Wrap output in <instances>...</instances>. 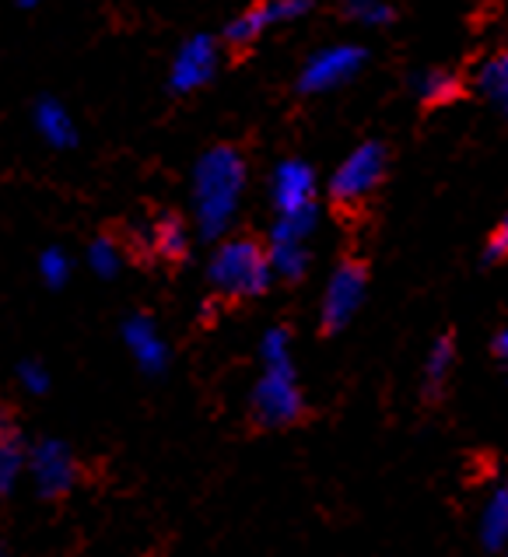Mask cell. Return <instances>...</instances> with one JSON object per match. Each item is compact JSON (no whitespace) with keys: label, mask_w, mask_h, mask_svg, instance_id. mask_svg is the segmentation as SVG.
<instances>
[{"label":"cell","mask_w":508,"mask_h":557,"mask_svg":"<svg viewBox=\"0 0 508 557\" xmlns=\"http://www.w3.org/2000/svg\"><path fill=\"white\" fill-rule=\"evenodd\" d=\"M260 364L263 372L257 379L249 396L252 418L260 428H288L306 410V396H301V382L295 369V344L292 330L270 326L260 341Z\"/></svg>","instance_id":"1"},{"label":"cell","mask_w":508,"mask_h":557,"mask_svg":"<svg viewBox=\"0 0 508 557\" xmlns=\"http://www.w3.org/2000/svg\"><path fill=\"white\" fill-rule=\"evenodd\" d=\"M246 194L243 154L218 145L200 154L194 169V221L203 238H225Z\"/></svg>","instance_id":"2"},{"label":"cell","mask_w":508,"mask_h":557,"mask_svg":"<svg viewBox=\"0 0 508 557\" xmlns=\"http://www.w3.org/2000/svg\"><path fill=\"white\" fill-rule=\"evenodd\" d=\"M208 281L214 295H221L225 301H249L267 295V288L274 284L267 246L249 235L221 238L208 263Z\"/></svg>","instance_id":"3"},{"label":"cell","mask_w":508,"mask_h":557,"mask_svg":"<svg viewBox=\"0 0 508 557\" xmlns=\"http://www.w3.org/2000/svg\"><path fill=\"white\" fill-rule=\"evenodd\" d=\"M25 481L36 487V495L46 502H63L74 495L77 481H82V463H77L74 449L63 438L42 435L28 442V470Z\"/></svg>","instance_id":"4"},{"label":"cell","mask_w":508,"mask_h":557,"mask_svg":"<svg viewBox=\"0 0 508 557\" xmlns=\"http://www.w3.org/2000/svg\"><path fill=\"white\" fill-rule=\"evenodd\" d=\"M383 176H386V148L375 145V140H364V145H358L337 165V172H333L330 197H333V203H340V207L361 203V200H369L375 194L379 183H383Z\"/></svg>","instance_id":"5"},{"label":"cell","mask_w":508,"mask_h":557,"mask_svg":"<svg viewBox=\"0 0 508 557\" xmlns=\"http://www.w3.org/2000/svg\"><path fill=\"white\" fill-rule=\"evenodd\" d=\"M364 292H369V270L358 260H344L333 267V274L323 288V301H320V326L326 333L351 326L355 315L364 306Z\"/></svg>","instance_id":"6"},{"label":"cell","mask_w":508,"mask_h":557,"mask_svg":"<svg viewBox=\"0 0 508 557\" xmlns=\"http://www.w3.org/2000/svg\"><path fill=\"white\" fill-rule=\"evenodd\" d=\"M120 337H123V347L126 355H131V361L137 364L145 375H162L169 369V341L162 326H158L154 315L148 312H131L120 326Z\"/></svg>","instance_id":"7"},{"label":"cell","mask_w":508,"mask_h":557,"mask_svg":"<svg viewBox=\"0 0 508 557\" xmlns=\"http://www.w3.org/2000/svg\"><path fill=\"white\" fill-rule=\"evenodd\" d=\"M361 63H364L361 46H326V50H320L306 67H301L298 88L306 95L333 91V88L351 82V77L361 71Z\"/></svg>","instance_id":"8"},{"label":"cell","mask_w":508,"mask_h":557,"mask_svg":"<svg viewBox=\"0 0 508 557\" xmlns=\"http://www.w3.org/2000/svg\"><path fill=\"white\" fill-rule=\"evenodd\" d=\"M309 8H312V0H260V4H252L249 11H243L239 18L228 25L225 39L232 46H249V42H257L263 32H270L274 25L301 18V14H306Z\"/></svg>","instance_id":"9"},{"label":"cell","mask_w":508,"mask_h":557,"mask_svg":"<svg viewBox=\"0 0 508 557\" xmlns=\"http://www.w3.org/2000/svg\"><path fill=\"white\" fill-rule=\"evenodd\" d=\"M218 71V42L211 36H194L183 42V50L172 60V74H169V85L172 91L189 95L203 88L214 77Z\"/></svg>","instance_id":"10"},{"label":"cell","mask_w":508,"mask_h":557,"mask_svg":"<svg viewBox=\"0 0 508 557\" xmlns=\"http://www.w3.org/2000/svg\"><path fill=\"white\" fill-rule=\"evenodd\" d=\"M270 200H274L277 214H295V211H309L315 207V172L288 158L274 169V180H270Z\"/></svg>","instance_id":"11"},{"label":"cell","mask_w":508,"mask_h":557,"mask_svg":"<svg viewBox=\"0 0 508 557\" xmlns=\"http://www.w3.org/2000/svg\"><path fill=\"white\" fill-rule=\"evenodd\" d=\"M36 131L50 148H74L77 145V126L74 116L67 113V106L57 99H42L36 106Z\"/></svg>","instance_id":"12"},{"label":"cell","mask_w":508,"mask_h":557,"mask_svg":"<svg viewBox=\"0 0 508 557\" xmlns=\"http://www.w3.org/2000/svg\"><path fill=\"white\" fill-rule=\"evenodd\" d=\"M189 228H186V221L176 218V214H162L154 221V228H151V252L158 260H165V263H183L189 257Z\"/></svg>","instance_id":"13"},{"label":"cell","mask_w":508,"mask_h":557,"mask_svg":"<svg viewBox=\"0 0 508 557\" xmlns=\"http://www.w3.org/2000/svg\"><path fill=\"white\" fill-rule=\"evenodd\" d=\"M25 470H28V438L22 432L0 438V498L18 491V484L25 481Z\"/></svg>","instance_id":"14"},{"label":"cell","mask_w":508,"mask_h":557,"mask_svg":"<svg viewBox=\"0 0 508 557\" xmlns=\"http://www.w3.org/2000/svg\"><path fill=\"white\" fill-rule=\"evenodd\" d=\"M481 540L491 550H508V484L487 498L481 516Z\"/></svg>","instance_id":"15"},{"label":"cell","mask_w":508,"mask_h":557,"mask_svg":"<svg viewBox=\"0 0 508 557\" xmlns=\"http://www.w3.org/2000/svg\"><path fill=\"white\" fill-rule=\"evenodd\" d=\"M267 257L270 270H274V281H301L312 260L306 243H267Z\"/></svg>","instance_id":"16"},{"label":"cell","mask_w":508,"mask_h":557,"mask_svg":"<svg viewBox=\"0 0 508 557\" xmlns=\"http://www.w3.org/2000/svg\"><path fill=\"white\" fill-rule=\"evenodd\" d=\"M453 369H456V341L453 337H438L432 344V351L424 358V386L428 393H442L446 389V382L453 379Z\"/></svg>","instance_id":"17"},{"label":"cell","mask_w":508,"mask_h":557,"mask_svg":"<svg viewBox=\"0 0 508 557\" xmlns=\"http://www.w3.org/2000/svg\"><path fill=\"white\" fill-rule=\"evenodd\" d=\"M320 225V207H309V211H295V214H277L274 228H270V243H306Z\"/></svg>","instance_id":"18"},{"label":"cell","mask_w":508,"mask_h":557,"mask_svg":"<svg viewBox=\"0 0 508 557\" xmlns=\"http://www.w3.org/2000/svg\"><path fill=\"white\" fill-rule=\"evenodd\" d=\"M85 263L95 277H116L120 270H123V249L116 238H109V235H99V238H91V246L85 252Z\"/></svg>","instance_id":"19"},{"label":"cell","mask_w":508,"mask_h":557,"mask_svg":"<svg viewBox=\"0 0 508 557\" xmlns=\"http://www.w3.org/2000/svg\"><path fill=\"white\" fill-rule=\"evenodd\" d=\"M478 85L487 99L501 109V113H508V50L484 63L481 74H478Z\"/></svg>","instance_id":"20"},{"label":"cell","mask_w":508,"mask_h":557,"mask_svg":"<svg viewBox=\"0 0 508 557\" xmlns=\"http://www.w3.org/2000/svg\"><path fill=\"white\" fill-rule=\"evenodd\" d=\"M36 270H39V281L46 284V288H63V284L71 281V257L63 252L60 246H50V249H42L39 252V260H36Z\"/></svg>","instance_id":"21"},{"label":"cell","mask_w":508,"mask_h":557,"mask_svg":"<svg viewBox=\"0 0 508 557\" xmlns=\"http://www.w3.org/2000/svg\"><path fill=\"white\" fill-rule=\"evenodd\" d=\"M418 91H421L424 102L442 106V102H449L459 95V82H456V74H449V71H428V74L418 77Z\"/></svg>","instance_id":"22"},{"label":"cell","mask_w":508,"mask_h":557,"mask_svg":"<svg viewBox=\"0 0 508 557\" xmlns=\"http://www.w3.org/2000/svg\"><path fill=\"white\" fill-rule=\"evenodd\" d=\"M14 379H18V386L28 396H46V393H50V386H53V375H50V369H46L39 358H25L18 364V372H14Z\"/></svg>","instance_id":"23"},{"label":"cell","mask_w":508,"mask_h":557,"mask_svg":"<svg viewBox=\"0 0 508 557\" xmlns=\"http://www.w3.org/2000/svg\"><path fill=\"white\" fill-rule=\"evenodd\" d=\"M344 11L361 25H386L393 18L389 0H344Z\"/></svg>","instance_id":"24"},{"label":"cell","mask_w":508,"mask_h":557,"mask_svg":"<svg viewBox=\"0 0 508 557\" xmlns=\"http://www.w3.org/2000/svg\"><path fill=\"white\" fill-rule=\"evenodd\" d=\"M487 257H491V260L508 257V214H505V221L498 225V232L491 235V243H487Z\"/></svg>","instance_id":"25"},{"label":"cell","mask_w":508,"mask_h":557,"mask_svg":"<svg viewBox=\"0 0 508 557\" xmlns=\"http://www.w3.org/2000/svg\"><path fill=\"white\" fill-rule=\"evenodd\" d=\"M18 432H22V424H18V413H14V407L0 404V438H8V435H18Z\"/></svg>","instance_id":"26"},{"label":"cell","mask_w":508,"mask_h":557,"mask_svg":"<svg viewBox=\"0 0 508 557\" xmlns=\"http://www.w3.org/2000/svg\"><path fill=\"white\" fill-rule=\"evenodd\" d=\"M495 358H498V364H501V369L508 372V326L498 333V337H495Z\"/></svg>","instance_id":"27"},{"label":"cell","mask_w":508,"mask_h":557,"mask_svg":"<svg viewBox=\"0 0 508 557\" xmlns=\"http://www.w3.org/2000/svg\"><path fill=\"white\" fill-rule=\"evenodd\" d=\"M14 4H18V8H36L39 0H14Z\"/></svg>","instance_id":"28"},{"label":"cell","mask_w":508,"mask_h":557,"mask_svg":"<svg viewBox=\"0 0 508 557\" xmlns=\"http://www.w3.org/2000/svg\"><path fill=\"white\" fill-rule=\"evenodd\" d=\"M151 557H165V554H151Z\"/></svg>","instance_id":"29"}]
</instances>
